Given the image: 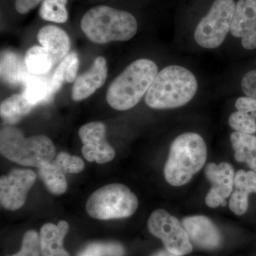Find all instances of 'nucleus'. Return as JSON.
Masks as SVG:
<instances>
[{
	"mask_svg": "<svg viewBox=\"0 0 256 256\" xmlns=\"http://www.w3.org/2000/svg\"><path fill=\"white\" fill-rule=\"evenodd\" d=\"M43 2V0H15V8L20 14H26Z\"/></svg>",
	"mask_w": 256,
	"mask_h": 256,
	"instance_id": "32",
	"label": "nucleus"
},
{
	"mask_svg": "<svg viewBox=\"0 0 256 256\" xmlns=\"http://www.w3.org/2000/svg\"><path fill=\"white\" fill-rule=\"evenodd\" d=\"M230 33L242 38V47L256 48V0H238L236 5Z\"/></svg>",
	"mask_w": 256,
	"mask_h": 256,
	"instance_id": "12",
	"label": "nucleus"
},
{
	"mask_svg": "<svg viewBox=\"0 0 256 256\" xmlns=\"http://www.w3.org/2000/svg\"><path fill=\"white\" fill-rule=\"evenodd\" d=\"M138 200L128 186L110 184L96 190L86 203L88 214L99 220L124 218L131 216L138 210Z\"/></svg>",
	"mask_w": 256,
	"mask_h": 256,
	"instance_id": "6",
	"label": "nucleus"
},
{
	"mask_svg": "<svg viewBox=\"0 0 256 256\" xmlns=\"http://www.w3.org/2000/svg\"><path fill=\"white\" fill-rule=\"evenodd\" d=\"M80 28L90 42L104 44L127 42L138 31V22L130 13L106 5L92 8L84 15Z\"/></svg>",
	"mask_w": 256,
	"mask_h": 256,
	"instance_id": "3",
	"label": "nucleus"
},
{
	"mask_svg": "<svg viewBox=\"0 0 256 256\" xmlns=\"http://www.w3.org/2000/svg\"><path fill=\"white\" fill-rule=\"evenodd\" d=\"M237 110L250 114L256 118V99L248 96L238 98L235 104Z\"/></svg>",
	"mask_w": 256,
	"mask_h": 256,
	"instance_id": "31",
	"label": "nucleus"
},
{
	"mask_svg": "<svg viewBox=\"0 0 256 256\" xmlns=\"http://www.w3.org/2000/svg\"><path fill=\"white\" fill-rule=\"evenodd\" d=\"M24 87L22 94L34 107L50 102L54 94L50 85V78L48 79L44 76L31 74Z\"/></svg>",
	"mask_w": 256,
	"mask_h": 256,
	"instance_id": "20",
	"label": "nucleus"
},
{
	"mask_svg": "<svg viewBox=\"0 0 256 256\" xmlns=\"http://www.w3.org/2000/svg\"><path fill=\"white\" fill-rule=\"evenodd\" d=\"M234 192L229 200V208L237 216H242L248 208V196L256 194V172L239 170L235 174Z\"/></svg>",
	"mask_w": 256,
	"mask_h": 256,
	"instance_id": "15",
	"label": "nucleus"
},
{
	"mask_svg": "<svg viewBox=\"0 0 256 256\" xmlns=\"http://www.w3.org/2000/svg\"><path fill=\"white\" fill-rule=\"evenodd\" d=\"M30 170H14L0 180V202L6 210H18L24 204L28 192L36 180Z\"/></svg>",
	"mask_w": 256,
	"mask_h": 256,
	"instance_id": "9",
	"label": "nucleus"
},
{
	"mask_svg": "<svg viewBox=\"0 0 256 256\" xmlns=\"http://www.w3.org/2000/svg\"><path fill=\"white\" fill-rule=\"evenodd\" d=\"M67 2L68 0H43L40 10V16L52 22H66L68 18L66 8Z\"/></svg>",
	"mask_w": 256,
	"mask_h": 256,
	"instance_id": "25",
	"label": "nucleus"
},
{
	"mask_svg": "<svg viewBox=\"0 0 256 256\" xmlns=\"http://www.w3.org/2000/svg\"><path fill=\"white\" fill-rule=\"evenodd\" d=\"M229 126L236 132L252 134L256 132V120L250 114L236 110L230 114Z\"/></svg>",
	"mask_w": 256,
	"mask_h": 256,
	"instance_id": "27",
	"label": "nucleus"
},
{
	"mask_svg": "<svg viewBox=\"0 0 256 256\" xmlns=\"http://www.w3.org/2000/svg\"><path fill=\"white\" fill-rule=\"evenodd\" d=\"M235 174L233 166L228 162L206 165L205 174L212 185L205 200L207 206L214 208L226 205V198L234 190Z\"/></svg>",
	"mask_w": 256,
	"mask_h": 256,
	"instance_id": "11",
	"label": "nucleus"
},
{
	"mask_svg": "<svg viewBox=\"0 0 256 256\" xmlns=\"http://www.w3.org/2000/svg\"><path fill=\"white\" fill-rule=\"evenodd\" d=\"M38 174L50 193L60 195L66 191V173L53 161L40 166Z\"/></svg>",
	"mask_w": 256,
	"mask_h": 256,
	"instance_id": "24",
	"label": "nucleus"
},
{
	"mask_svg": "<svg viewBox=\"0 0 256 256\" xmlns=\"http://www.w3.org/2000/svg\"><path fill=\"white\" fill-rule=\"evenodd\" d=\"M33 108L23 94H15L2 102L0 114L4 122L12 126L30 114Z\"/></svg>",
	"mask_w": 256,
	"mask_h": 256,
	"instance_id": "21",
	"label": "nucleus"
},
{
	"mask_svg": "<svg viewBox=\"0 0 256 256\" xmlns=\"http://www.w3.org/2000/svg\"><path fill=\"white\" fill-rule=\"evenodd\" d=\"M53 162L63 170L65 173L76 174L80 172L84 168V162L78 156H70L66 152L58 153L53 160Z\"/></svg>",
	"mask_w": 256,
	"mask_h": 256,
	"instance_id": "28",
	"label": "nucleus"
},
{
	"mask_svg": "<svg viewBox=\"0 0 256 256\" xmlns=\"http://www.w3.org/2000/svg\"><path fill=\"white\" fill-rule=\"evenodd\" d=\"M234 0H215L206 16L194 32V40L200 46L213 50L224 43L230 31L235 12Z\"/></svg>",
	"mask_w": 256,
	"mask_h": 256,
	"instance_id": "7",
	"label": "nucleus"
},
{
	"mask_svg": "<svg viewBox=\"0 0 256 256\" xmlns=\"http://www.w3.org/2000/svg\"><path fill=\"white\" fill-rule=\"evenodd\" d=\"M230 142L238 162H244L256 172V136L234 132L230 136Z\"/></svg>",
	"mask_w": 256,
	"mask_h": 256,
	"instance_id": "19",
	"label": "nucleus"
},
{
	"mask_svg": "<svg viewBox=\"0 0 256 256\" xmlns=\"http://www.w3.org/2000/svg\"><path fill=\"white\" fill-rule=\"evenodd\" d=\"M24 62L28 72L36 76L46 75L55 64L52 54L42 46H34L28 48Z\"/></svg>",
	"mask_w": 256,
	"mask_h": 256,
	"instance_id": "23",
	"label": "nucleus"
},
{
	"mask_svg": "<svg viewBox=\"0 0 256 256\" xmlns=\"http://www.w3.org/2000/svg\"><path fill=\"white\" fill-rule=\"evenodd\" d=\"M206 158V142L200 134L192 132L180 134L170 146L164 169L165 180L172 186L186 184L202 170Z\"/></svg>",
	"mask_w": 256,
	"mask_h": 256,
	"instance_id": "4",
	"label": "nucleus"
},
{
	"mask_svg": "<svg viewBox=\"0 0 256 256\" xmlns=\"http://www.w3.org/2000/svg\"><path fill=\"white\" fill-rule=\"evenodd\" d=\"M37 40L40 44L52 54L55 64L68 54L70 41L66 32L58 26L47 25L38 32Z\"/></svg>",
	"mask_w": 256,
	"mask_h": 256,
	"instance_id": "16",
	"label": "nucleus"
},
{
	"mask_svg": "<svg viewBox=\"0 0 256 256\" xmlns=\"http://www.w3.org/2000/svg\"><path fill=\"white\" fill-rule=\"evenodd\" d=\"M69 230L68 223L60 220L57 225L46 224L40 232L42 256H70L64 248V239Z\"/></svg>",
	"mask_w": 256,
	"mask_h": 256,
	"instance_id": "18",
	"label": "nucleus"
},
{
	"mask_svg": "<svg viewBox=\"0 0 256 256\" xmlns=\"http://www.w3.org/2000/svg\"><path fill=\"white\" fill-rule=\"evenodd\" d=\"M182 224L191 242L206 250H214L222 244L220 232L214 224L205 216L186 217Z\"/></svg>",
	"mask_w": 256,
	"mask_h": 256,
	"instance_id": "13",
	"label": "nucleus"
},
{
	"mask_svg": "<svg viewBox=\"0 0 256 256\" xmlns=\"http://www.w3.org/2000/svg\"><path fill=\"white\" fill-rule=\"evenodd\" d=\"M0 72L2 82L11 86L24 85L32 74L26 68L24 58L10 50L2 52Z\"/></svg>",
	"mask_w": 256,
	"mask_h": 256,
	"instance_id": "17",
	"label": "nucleus"
},
{
	"mask_svg": "<svg viewBox=\"0 0 256 256\" xmlns=\"http://www.w3.org/2000/svg\"><path fill=\"white\" fill-rule=\"evenodd\" d=\"M108 76L107 62L98 56L88 72L79 76L72 88V98L80 101L90 97L105 84Z\"/></svg>",
	"mask_w": 256,
	"mask_h": 256,
	"instance_id": "14",
	"label": "nucleus"
},
{
	"mask_svg": "<svg viewBox=\"0 0 256 256\" xmlns=\"http://www.w3.org/2000/svg\"><path fill=\"white\" fill-rule=\"evenodd\" d=\"M79 67L78 55L76 52L68 54L56 69L50 78V85L53 92H58L64 82H72L76 79Z\"/></svg>",
	"mask_w": 256,
	"mask_h": 256,
	"instance_id": "22",
	"label": "nucleus"
},
{
	"mask_svg": "<svg viewBox=\"0 0 256 256\" xmlns=\"http://www.w3.org/2000/svg\"><path fill=\"white\" fill-rule=\"evenodd\" d=\"M242 88L246 96L256 99V69L247 72L244 76Z\"/></svg>",
	"mask_w": 256,
	"mask_h": 256,
	"instance_id": "30",
	"label": "nucleus"
},
{
	"mask_svg": "<svg viewBox=\"0 0 256 256\" xmlns=\"http://www.w3.org/2000/svg\"><path fill=\"white\" fill-rule=\"evenodd\" d=\"M0 151L10 161L38 168L53 161L56 153L53 142L46 136L25 138L18 128L11 124L1 130Z\"/></svg>",
	"mask_w": 256,
	"mask_h": 256,
	"instance_id": "5",
	"label": "nucleus"
},
{
	"mask_svg": "<svg viewBox=\"0 0 256 256\" xmlns=\"http://www.w3.org/2000/svg\"><path fill=\"white\" fill-rule=\"evenodd\" d=\"M151 234L161 239L165 248L175 255H188L192 252V242L188 233L180 222L164 210L152 213L148 223Z\"/></svg>",
	"mask_w": 256,
	"mask_h": 256,
	"instance_id": "8",
	"label": "nucleus"
},
{
	"mask_svg": "<svg viewBox=\"0 0 256 256\" xmlns=\"http://www.w3.org/2000/svg\"><path fill=\"white\" fill-rule=\"evenodd\" d=\"M158 74V66L153 60H134L110 84L106 94L108 104L114 110L132 108L146 95Z\"/></svg>",
	"mask_w": 256,
	"mask_h": 256,
	"instance_id": "2",
	"label": "nucleus"
},
{
	"mask_svg": "<svg viewBox=\"0 0 256 256\" xmlns=\"http://www.w3.org/2000/svg\"><path fill=\"white\" fill-rule=\"evenodd\" d=\"M152 256H180L178 255H175L174 254H172L170 252H168V250H160V252H156V254H154V255Z\"/></svg>",
	"mask_w": 256,
	"mask_h": 256,
	"instance_id": "33",
	"label": "nucleus"
},
{
	"mask_svg": "<svg viewBox=\"0 0 256 256\" xmlns=\"http://www.w3.org/2000/svg\"><path fill=\"white\" fill-rule=\"evenodd\" d=\"M198 90L192 72L182 66L172 65L158 72L146 95V102L156 110L176 108L188 104Z\"/></svg>",
	"mask_w": 256,
	"mask_h": 256,
	"instance_id": "1",
	"label": "nucleus"
},
{
	"mask_svg": "<svg viewBox=\"0 0 256 256\" xmlns=\"http://www.w3.org/2000/svg\"><path fill=\"white\" fill-rule=\"evenodd\" d=\"M106 134L105 124L100 122H89L79 129L82 156L88 161L104 164L114 159L116 151L106 141Z\"/></svg>",
	"mask_w": 256,
	"mask_h": 256,
	"instance_id": "10",
	"label": "nucleus"
},
{
	"mask_svg": "<svg viewBox=\"0 0 256 256\" xmlns=\"http://www.w3.org/2000/svg\"><path fill=\"white\" fill-rule=\"evenodd\" d=\"M41 254L40 236L34 230H28L24 236L20 252L11 256H40Z\"/></svg>",
	"mask_w": 256,
	"mask_h": 256,
	"instance_id": "29",
	"label": "nucleus"
},
{
	"mask_svg": "<svg viewBox=\"0 0 256 256\" xmlns=\"http://www.w3.org/2000/svg\"><path fill=\"white\" fill-rule=\"evenodd\" d=\"M124 248L117 242H96L88 246L78 256H122Z\"/></svg>",
	"mask_w": 256,
	"mask_h": 256,
	"instance_id": "26",
	"label": "nucleus"
}]
</instances>
